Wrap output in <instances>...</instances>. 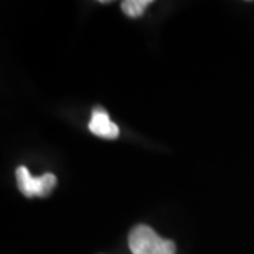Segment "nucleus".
<instances>
[{
    "label": "nucleus",
    "mask_w": 254,
    "mask_h": 254,
    "mask_svg": "<svg viewBox=\"0 0 254 254\" xmlns=\"http://www.w3.org/2000/svg\"><path fill=\"white\" fill-rule=\"evenodd\" d=\"M128 247L133 254H175V243L161 239L151 227L138 225L128 235Z\"/></svg>",
    "instance_id": "1"
},
{
    "label": "nucleus",
    "mask_w": 254,
    "mask_h": 254,
    "mask_svg": "<svg viewBox=\"0 0 254 254\" xmlns=\"http://www.w3.org/2000/svg\"><path fill=\"white\" fill-rule=\"evenodd\" d=\"M16 180L20 192L27 196H40L44 198L54 190L57 185V178L54 174L47 173L38 178H34L26 167H18L16 170Z\"/></svg>",
    "instance_id": "2"
},
{
    "label": "nucleus",
    "mask_w": 254,
    "mask_h": 254,
    "mask_svg": "<svg viewBox=\"0 0 254 254\" xmlns=\"http://www.w3.org/2000/svg\"><path fill=\"white\" fill-rule=\"evenodd\" d=\"M88 127L95 136L108 138V140H115L120 134L118 125H115L110 120L108 112L103 109L102 106H96L95 109L92 110V118Z\"/></svg>",
    "instance_id": "3"
},
{
    "label": "nucleus",
    "mask_w": 254,
    "mask_h": 254,
    "mask_svg": "<svg viewBox=\"0 0 254 254\" xmlns=\"http://www.w3.org/2000/svg\"><path fill=\"white\" fill-rule=\"evenodd\" d=\"M151 4V0H125L122 1V10L127 17H140L144 10Z\"/></svg>",
    "instance_id": "4"
}]
</instances>
